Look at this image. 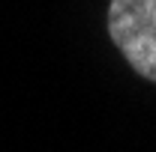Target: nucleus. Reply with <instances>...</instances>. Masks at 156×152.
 Wrapping results in <instances>:
<instances>
[{"label": "nucleus", "instance_id": "f257e3e1", "mask_svg": "<svg viewBox=\"0 0 156 152\" xmlns=\"http://www.w3.org/2000/svg\"><path fill=\"white\" fill-rule=\"evenodd\" d=\"M108 33L126 63L156 84V0H111Z\"/></svg>", "mask_w": 156, "mask_h": 152}]
</instances>
